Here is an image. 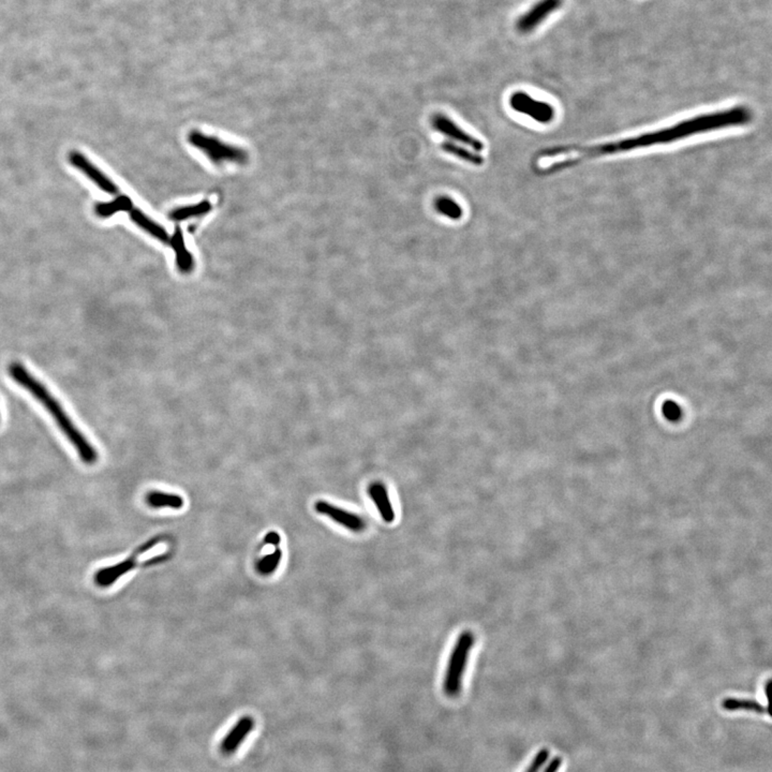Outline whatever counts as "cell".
<instances>
[{
	"instance_id": "obj_1",
	"label": "cell",
	"mask_w": 772,
	"mask_h": 772,
	"mask_svg": "<svg viewBox=\"0 0 772 772\" xmlns=\"http://www.w3.org/2000/svg\"><path fill=\"white\" fill-rule=\"evenodd\" d=\"M752 120L753 112L751 109L746 104H736L692 115L674 124L643 131L617 140L587 145H558L543 148L535 154L533 170L537 176H551L595 159L675 144L694 136L747 126Z\"/></svg>"
},
{
	"instance_id": "obj_2",
	"label": "cell",
	"mask_w": 772,
	"mask_h": 772,
	"mask_svg": "<svg viewBox=\"0 0 772 772\" xmlns=\"http://www.w3.org/2000/svg\"><path fill=\"white\" fill-rule=\"evenodd\" d=\"M9 374L17 384L21 385L26 391H29L38 402L49 411V413L54 418L59 430L71 442L82 462L86 464H96L98 460V452L96 448L91 446L86 436L79 432L61 402L49 392L47 386L40 382L19 363H12L10 365Z\"/></svg>"
},
{
	"instance_id": "obj_3",
	"label": "cell",
	"mask_w": 772,
	"mask_h": 772,
	"mask_svg": "<svg viewBox=\"0 0 772 772\" xmlns=\"http://www.w3.org/2000/svg\"><path fill=\"white\" fill-rule=\"evenodd\" d=\"M474 643L473 633L464 631L454 645L443 680V692L448 698H457L462 692V680Z\"/></svg>"
},
{
	"instance_id": "obj_4",
	"label": "cell",
	"mask_w": 772,
	"mask_h": 772,
	"mask_svg": "<svg viewBox=\"0 0 772 772\" xmlns=\"http://www.w3.org/2000/svg\"><path fill=\"white\" fill-rule=\"evenodd\" d=\"M189 142L192 146L201 150L210 162L218 166L226 162L243 164L248 160L247 152L242 148L226 144L198 131H192L190 133Z\"/></svg>"
},
{
	"instance_id": "obj_5",
	"label": "cell",
	"mask_w": 772,
	"mask_h": 772,
	"mask_svg": "<svg viewBox=\"0 0 772 772\" xmlns=\"http://www.w3.org/2000/svg\"><path fill=\"white\" fill-rule=\"evenodd\" d=\"M510 105L516 112L527 115L539 124H549L555 118L556 111L553 105L532 98L523 91L514 93L510 98Z\"/></svg>"
},
{
	"instance_id": "obj_6",
	"label": "cell",
	"mask_w": 772,
	"mask_h": 772,
	"mask_svg": "<svg viewBox=\"0 0 772 772\" xmlns=\"http://www.w3.org/2000/svg\"><path fill=\"white\" fill-rule=\"evenodd\" d=\"M315 509L317 513L331 518V521L355 533H362L367 528L366 521L362 516L340 509L329 502L323 501V500L315 502Z\"/></svg>"
},
{
	"instance_id": "obj_7",
	"label": "cell",
	"mask_w": 772,
	"mask_h": 772,
	"mask_svg": "<svg viewBox=\"0 0 772 772\" xmlns=\"http://www.w3.org/2000/svg\"><path fill=\"white\" fill-rule=\"evenodd\" d=\"M563 0H539L526 15H521L516 23L517 31L521 33L535 31L549 15L562 6Z\"/></svg>"
},
{
	"instance_id": "obj_8",
	"label": "cell",
	"mask_w": 772,
	"mask_h": 772,
	"mask_svg": "<svg viewBox=\"0 0 772 772\" xmlns=\"http://www.w3.org/2000/svg\"><path fill=\"white\" fill-rule=\"evenodd\" d=\"M69 162L74 168L85 174L91 182H94L102 191L109 194H118V187L116 184L105 175L104 173L101 172L82 152H71L69 154Z\"/></svg>"
},
{
	"instance_id": "obj_9",
	"label": "cell",
	"mask_w": 772,
	"mask_h": 772,
	"mask_svg": "<svg viewBox=\"0 0 772 772\" xmlns=\"http://www.w3.org/2000/svg\"><path fill=\"white\" fill-rule=\"evenodd\" d=\"M432 126L438 132L442 133L448 138L454 139L458 142L464 143L469 148H473L476 152L484 150V144L481 141L472 136L469 133L462 130L458 125L452 122V119L443 114H436L432 117Z\"/></svg>"
},
{
	"instance_id": "obj_10",
	"label": "cell",
	"mask_w": 772,
	"mask_h": 772,
	"mask_svg": "<svg viewBox=\"0 0 772 772\" xmlns=\"http://www.w3.org/2000/svg\"><path fill=\"white\" fill-rule=\"evenodd\" d=\"M255 727V718L246 716L238 720L237 723L230 730L226 737L220 742V752L223 755H231L237 751L245 741L247 736L251 733Z\"/></svg>"
},
{
	"instance_id": "obj_11",
	"label": "cell",
	"mask_w": 772,
	"mask_h": 772,
	"mask_svg": "<svg viewBox=\"0 0 772 772\" xmlns=\"http://www.w3.org/2000/svg\"><path fill=\"white\" fill-rule=\"evenodd\" d=\"M136 567V557L133 556V557L128 558L126 560L117 563V565H110V567L99 569L96 573V576H95V583L99 587L108 588L110 585H114L120 577L132 571Z\"/></svg>"
},
{
	"instance_id": "obj_12",
	"label": "cell",
	"mask_w": 772,
	"mask_h": 772,
	"mask_svg": "<svg viewBox=\"0 0 772 772\" xmlns=\"http://www.w3.org/2000/svg\"><path fill=\"white\" fill-rule=\"evenodd\" d=\"M368 495L376 505L381 517L385 523H392L395 521L394 509L388 496V488L381 482H374L368 486Z\"/></svg>"
},
{
	"instance_id": "obj_13",
	"label": "cell",
	"mask_w": 772,
	"mask_h": 772,
	"mask_svg": "<svg viewBox=\"0 0 772 772\" xmlns=\"http://www.w3.org/2000/svg\"><path fill=\"white\" fill-rule=\"evenodd\" d=\"M171 246L175 251L178 269L184 274L190 273L194 267V258L186 247L184 235L180 229H176L175 233L173 234L171 238Z\"/></svg>"
},
{
	"instance_id": "obj_14",
	"label": "cell",
	"mask_w": 772,
	"mask_h": 772,
	"mask_svg": "<svg viewBox=\"0 0 772 772\" xmlns=\"http://www.w3.org/2000/svg\"><path fill=\"white\" fill-rule=\"evenodd\" d=\"M129 215H130L131 220H132L134 223L138 224L141 229L144 230L145 232H148V234L154 236V237H156L159 241L168 243L170 237H168V232L166 231V229L162 228L160 224L155 222L154 220L150 219L148 215H145L142 210L132 208L130 212H129Z\"/></svg>"
},
{
	"instance_id": "obj_15",
	"label": "cell",
	"mask_w": 772,
	"mask_h": 772,
	"mask_svg": "<svg viewBox=\"0 0 772 772\" xmlns=\"http://www.w3.org/2000/svg\"><path fill=\"white\" fill-rule=\"evenodd\" d=\"M146 502L148 505L155 509L170 507L173 510H180L184 507V499L175 494H168L162 491H150L146 496Z\"/></svg>"
},
{
	"instance_id": "obj_16",
	"label": "cell",
	"mask_w": 772,
	"mask_h": 772,
	"mask_svg": "<svg viewBox=\"0 0 772 772\" xmlns=\"http://www.w3.org/2000/svg\"><path fill=\"white\" fill-rule=\"evenodd\" d=\"M132 201L129 196H119L113 201L97 204L95 206V212L98 217L109 218L114 216L116 212H129L132 210Z\"/></svg>"
},
{
	"instance_id": "obj_17",
	"label": "cell",
	"mask_w": 772,
	"mask_h": 772,
	"mask_svg": "<svg viewBox=\"0 0 772 772\" xmlns=\"http://www.w3.org/2000/svg\"><path fill=\"white\" fill-rule=\"evenodd\" d=\"M722 708L726 710V711H739V710H744V711H751L758 714H768V712H769L768 707L762 704L761 702L752 700H743V698H725V700L722 702Z\"/></svg>"
},
{
	"instance_id": "obj_18",
	"label": "cell",
	"mask_w": 772,
	"mask_h": 772,
	"mask_svg": "<svg viewBox=\"0 0 772 772\" xmlns=\"http://www.w3.org/2000/svg\"><path fill=\"white\" fill-rule=\"evenodd\" d=\"M440 148L443 152L460 159L462 162H468V164H473V166H482L484 164V158L481 155L474 154L470 152L467 148H462L458 145L452 144L450 142H443L440 144Z\"/></svg>"
},
{
	"instance_id": "obj_19",
	"label": "cell",
	"mask_w": 772,
	"mask_h": 772,
	"mask_svg": "<svg viewBox=\"0 0 772 772\" xmlns=\"http://www.w3.org/2000/svg\"><path fill=\"white\" fill-rule=\"evenodd\" d=\"M210 210H212V204L208 201H203L201 203L196 204V205L176 208L175 210L171 212L170 218L174 221H184V220L190 219V218L205 215L208 212H210Z\"/></svg>"
},
{
	"instance_id": "obj_20",
	"label": "cell",
	"mask_w": 772,
	"mask_h": 772,
	"mask_svg": "<svg viewBox=\"0 0 772 772\" xmlns=\"http://www.w3.org/2000/svg\"><path fill=\"white\" fill-rule=\"evenodd\" d=\"M434 207L440 214L450 219L458 220L462 217V210L459 204L448 196H439L434 201Z\"/></svg>"
},
{
	"instance_id": "obj_21",
	"label": "cell",
	"mask_w": 772,
	"mask_h": 772,
	"mask_svg": "<svg viewBox=\"0 0 772 772\" xmlns=\"http://www.w3.org/2000/svg\"><path fill=\"white\" fill-rule=\"evenodd\" d=\"M281 559H283V551H281V549H277L274 553L264 556L261 560L258 562V572L262 575L271 574L281 565Z\"/></svg>"
},
{
	"instance_id": "obj_22",
	"label": "cell",
	"mask_w": 772,
	"mask_h": 772,
	"mask_svg": "<svg viewBox=\"0 0 772 772\" xmlns=\"http://www.w3.org/2000/svg\"><path fill=\"white\" fill-rule=\"evenodd\" d=\"M549 755H551V752L546 748L539 750L526 772H539L541 768L545 765V763L549 761Z\"/></svg>"
},
{
	"instance_id": "obj_23",
	"label": "cell",
	"mask_w": 772,
	"mask_h": 772,
	"mask_svg": "<svg viewBox=\"0 0 772 772\" xmlns=\"http://www.w3.org/2000/svg\"><path fill=\"white\" fill-rule=\"evenodd\" d=\"M281 537L279 533L276 531L269 532V535H266L264 537V543L269 544V545H276L278 546L281 544Z\"/></svg>"
},
{
	"instance_id": "obj_24",
	"label": "cell",
	"mask_w": 772,
	"mask_h": 772,
	"mask_svg": "<svg viewBox=\"0 0 772 772\" xmlns=\"http://www.w3.org/2000/svg\"><path fill=\"white\" fill-rule=\"evenodd\" d=\"M664 412L668 414V418H672H672H679V414H680L679 413L680 411H679L678 407H677L674 402H668V404H665Z\"/></svg>"
},
{
	"instance_id": "obj_25",
	"label": "cell",
	"mask_w": 772,
	"mask_h": 772,
	"mask_svg": "<svg viewBox=\"0 0 772 772\" xmlns=\"http://www.w3.org/2000/svg\"><path fill=\"white\" fill-rule=\"evenodd\" d=\"M561 765H562V757L557 756V757L553 758L543 772H558L560 769Z\"/></svg>"
}]
</instances>
